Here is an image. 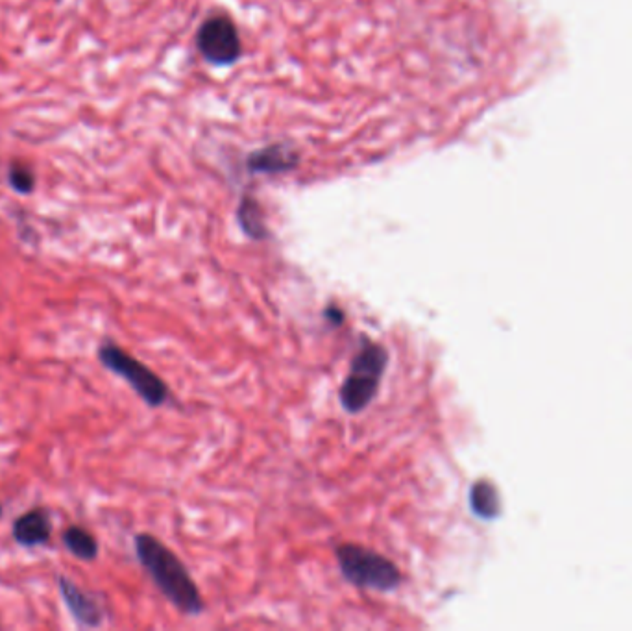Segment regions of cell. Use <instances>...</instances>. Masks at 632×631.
<instances>
[{
    "mask_svg": "<svg viewBox=\"0 0 632 631\" xmlns=\"http://www.w3.org/2000/svg\"><path fill=\"white\" fill-rule=\"evenodd\" d=\"M239 215H241V217H239V219H241V226H243V230L248 236L254 237V239L267 237V228H265L263 219H261L259 206H257L254 200L246 198L243 204H241V213H239Z\"/></svg>",
    "mask_w": 632,
    "mask_h": 631,
    "instance_id": "obj_11",
    "label": "cell"
},
{
    "mask_svg": "<svg viewBox=\"0 0 632 631\" xmlns=\"http://www.w3.org/2000/svg\"><path fill=\"white\" fill-rule=\"evenodd\" d=\"M98 358L106 369L119 374L128 384L132 385L135 393L141 396L150 408H159L169 400V387L159 378L158 374L150 371L145 363L130 356L121 347H117L113 343H106L98 348Z\"/></svg>",
    "mask_w": 632,
    "mask_h": 631,
    "instance_id": "obj_4",
    "label": "cell"
},
{
    "mask_svg": "<svg viewBox=\"0 0 632 631\" xmlns=\"http://www.w3.org/2000/svg\"><path fill=\"white\" fill-rule=\"evenodd\" d=\"M63 543L80 559H95L98 556L97 539L80 526H71L63 533Z\"/></svg>",
    "mask_w": 632,
    "mask_h": 631,
    "instance_id": "obj_10",
    "label": "cell"
},
{
    "mask_svg": "<svg viewBox=\"0 0 632 631\" xmlns=\"http://www.w3.org/2000/svg\"><path fill=\"white\" fill-rule=\"evenodd\" d=\"M58 583H60L61 596H63L67 607L71 609L74 619L84 626H91V628L102 624V620H104L102 609L89 594L84 593L76 583L63 578V576L58 580Z\"/></svg>",
    "mask_w": 632,
    "mask_h": 631,
    "instance_id": "obj_6",
    "label": "cell"
},
{
    "mask_svg": "<svg viewBox=\"0 0 632 631\" xmlns=\"http://www.w3.org/2000/svg\"><path fill=\"white\" fill-rule=\"evenodd\" d=\"M198 50L207 62L228 65L237 62L241 56V38L231 19L219 15L211 17L198 32Z\"/></svg>",
    "mask_w": 632,
    "mask_h": 631,
    "instance_id": "obj_5",
    "label": "cell"
},
{
    "mask_svg": "<svg viewBox=\"0 0 632 631\" xmlns=\"http://www.w3.org/2000/svg\"><path fill=\"white\" fill-rule=\"evenodd\" d=\"M326 319L329 322L333 321V324H337V326H341L342 321H344V313H342L339 308H335V306H331L326 310Z\"/></svg>",
    "mask_w": 632,
    "mask_h": 631,
    "instance_id": "obj_13",
    "label": "cell"
},
{
    "mask_svg": "<svg viewBox=\"0 0 632 631\" xmlns=\"http://www.w3.org/2000/svg\"><path fill=\"white\" fill-rule=\"evenodd\" d=\"M10 184H12L15 191L26 195V193H30L34 189L36 182H34V174L28 167L13 165L12 169H10Z\"/></svg>",
    "mask_w": 632,
    "mask_h": 631,
    "instance_id": "obj_12",
    "label": "cell"
},
{
    "mask_svg": "<svg viewBox=\"0 0 632 631\" xmlns=\"http://www.w3.org/2000/svg\"><path fill=\"white\" fill-rule=\"evenodd\" d=\"M135 552L141 565L172 606L178 607L182 613L191 617H196L204 611V600L195 580L172 550L154 535L139 533L135 537Z\"/></svg>",
    "mask_w": 632,
    "mask_h": 631,
    "instance_id": "obj_1",
    "label": "cell"
},
{
    "mask_svg": "<svg viewBox=\"0 0 632 631\" xmlns=\"http://www.w3.org/2000/svg\"><path fill=\"white\" fill-rule=\"evenodd\" d=\"M387 367H389L387 348L370 339H363V345L353 356L350 371L346 374L341 393H339L342 409L346 413L357 415L374 402Z\"/></svg>",
    "mask_w": 632,
    "mask_h": 631,
    "instance_id": "obj_2",
    "label": "cell"
},
{
    "mask_svg": "<svg viewBox=\"0 0 632 631\" xmlns=\"http://www.w3.org/2000/svg\"><path fill=\"white\" fill-rule=\"evenodd\" d=\"M470 506L477 517L494 519L498 515L499 500L494 487L487 482H477L470 491Z\"/></svg>",
    "mask_w": 632,
    "mask_h": 631,
    "instance_id": "obj_9",
    "label": "cell"
},
{
    "mask_svg": "<svg viewBox=\"0 0 632 631\" xmlns=\"http://www.w3.org/2000/svg\"><path fill=\"white\" fill-rule=\"evenodd\" d=\"M335 556L344 580L359 589L390 593L402 585V572L396 563L370 548L346 543L337 546Z\"/></svg>",
    "mask_w": 632,
    "mask_h": 631,
    "instance_id": "obj_3",
    "label": "cell"
},
{
    "mask_svg": "<svg viewBox=\"0 0 632 631\" xmlns=\"http://www.w3.org/2000/svg\"><path fill=\"white\" fill-rule=\"evenodd\" d=\"M294 163H296V154H292L291 150L280 149V147L257 152L248 161L250 169L256 173H280V171H287V169L294 167Z\"/></svg>",
    "mask_w": 632,
    "mask_h": 631,
    "instance_id": "obj_8",
    "label": "cell"
},
{
    "mask_svg": "<svg viewBox=\"0 0 632 631\" xmlns=\"http://www.w3.org/2000/svg\"><path fill=\"white\" fill-rule=\"evenodd\" d=\"M49 513L45 509H32L13 524V537L19 545H45L50 539Z\"/></svg>",
    "mask_w": 632,
    "mask_h": 631,
    "instance_id": "obj_7",
    "label": "cell"
},
{
    "mask_svg": "<svg viewBox=\"0 0 632 631\" xmlns=\"http://www.w3.org/2000/svg\"><path fill=\"white\" fill-rule=\"evenodd\" d=\"M0 515H2V508H0Z\"/></svg>",
    "mask_w": 632,
    "mask_h": 631,
    "instance_id": "obj_14",
    "label": "cell"
}]
</instances>
